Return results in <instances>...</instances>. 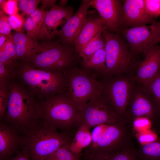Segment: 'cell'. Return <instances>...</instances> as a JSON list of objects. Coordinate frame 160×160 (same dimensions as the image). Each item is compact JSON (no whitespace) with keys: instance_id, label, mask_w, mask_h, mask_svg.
Returning <instances> with one entry per match:
<instances>
[{"instance_id":"1","label":"cell","mask_w":160,"mask_h":160,"mask_svg":"<svg viewBox=\"0 0 160 160\" xmlns=\"http://www.w3.org/2000/svg\"><path fill=\"white\" fill-rule=\"evenodd\" d=\"M16 80L7 83L8 102L6 113L0 122L24 134L41 119L42 110L39 100Z\"/></svg>"},{"instance_id":"2","label":"cell","mask_w":160,"mask_h":160,"mask_svg":"<svg viewBox=\"0 0 160 160\" xmlns=\"http://www.w3.org/2000/svg\"><path fill=\"white\" fill-rule=\"evenodd\" d=\"M15 73L16 79L39 101L67 91L64 71L37 69L21 60Z\"/></svg>"},{"instance_id":"3","label":"cell","mask_w":160,"mask_h":160,"mask_svg":"<svg viewBox=\"0 0 160 160\" xmlns=\"http://www.w3.org/2000/svg\"><path fill=\"white\" fill-rule=\"evenodd\" d=\"M74 135L59 132L41 119L22 134L21 150L33 160H44L60 148L70 145Z\"/></svg>"},{"instance_id":"4","label":"cell","mask_w":160,"mask_h":160,"mask_svg":"<svg viewBox=\"0 0 160 160\" xmlns=\"http://www.w3.org/2000/svg\"><path fill=\"white\" fill-rule=\"evenodd\" d=\"M39 101L43 120L59 132L75 134L81 124V114L67 92Z\"/></svg>"},{"instance_id":"5","label":"cell","mask_w":160,"mask_h":160,"mask_svg":"<svg viewBox=\"0 0 160 160\" xmlns=\"http://www.w3.org/2000/svg\"><path fill=\"white\" fill-rule=\"evenodd\" d=\"M131 125L101 124L95 127L91 143L85 149L84 155L106 157L119 150L131 140Z\"/></svg>"},{"instance_id":"6","label":"cell","mask_w":160,"mask_h":160,"mask_svg":"<svg viewBox=\"0 0 160 160\" xmlns=\"http://www.w3.org/2000/svg\"><path fill=\"white\" fill-rule=\"evenodd\" d=\"M102 34L105 42V63L101 76L107 78L130 73L136 65L128 44L118 34L108 30L104 31Z\"/></svg>"},{"instance_id":"7","label":"cell","mask_w":160,"mask_h":160,"mask_svg":"<svg viewBox=\"0 0 160 160\" xmlns=\"http://www.w3.org/2000/svg\"><path fill=\"white\" fill-rule=\"evenodd\" d=\"M42 44L39 51L24 60L29 65L47 71H64L73 66L76 57L72 47L56 41H49Z\"/></svg>"},{"instance_id":"8","label":"cell","mask_w":160,"mask_h":160,"mask_svg":"<svg viewBox=\"0 0 160 160\" xmlns=\"http://www.w3.org/2000/svg\"><path fill=\"white\" fill-rule=\"evenodd\" d=\"M68 84L67 92L79 107L103 93V88L98 75L83 67L72 66L64 71Z\"/></svg>"},{"instance_id":"9","label":"cell","mask_w":160,"mask_h":160,"mask_svg":"<svg viewBox=\"0 0 160 160\" xmlns=\"http://www.w3.org/2000/svg\"><path fill=\"white\" fill-rule=\"evenodd\" d=\"M126 115L131 124L137 119L145 118L150 121L156 129L160 128V105L142 86L134 81Z\"/></svg>"},{"instance_id":"10","label":"cell","mask_w":160,"mask_h":160,"mask_svg":"<svg viewBox=\"0 0 160 160\" xmlns=\"http://www.w3.org/2000/svg\"><path fill=\"white\" fill-rule=\"evenodd\" d=\"M81 123L91 129L101 124L118 125L129 124L119 114L102 94L79 107Z\"/></svg>"},{"instance_id":"11","label":"cell","mask_w":160,"mask_h":160,"mask_svg":"<svg viewBox=\"0 0 160 160\" xmlns=\"http://www.w3.org/2000/svg\"><path fill=\"white\" fill-rule=\"evenodd\" d=\"M125 75L116 74L103 78L100 81L103 86L104 96L116 112L129 121L126 110L134 81L132 76Z\"/></svg>"},{"instance_id":"12","label":"cell","mask_w":160,"mask_h":160,"mask_svg":"<svg viewBox=\"0 0 160 160\" xmlns=\"http://www.w3.org/2000/svg\"><path fill=\"white\" fill-rule=\"evenodd\" d=\"M160 30V22L150 26L122 28L120 32L127 41L134 56L141 52L145 55L151 49V44Z\"/></svg>"},{"instance_id":"13","label":"cell","mask_w":160,"mask_h":160,"mask_svg":"<svg viewBox=\"0 0 160 160\" xmlns=\"http://www.w3.org/2000/svg\"><path fill=\"white\" fill-rule=\"evenodd\" d=\"M90 6L96 9L107 29L118 34L122 28L123 6L117 0H89Z\"/></svg>"},{"instance_id":"14","label":"cell","mask_w":160,"mask_h":160,"mask_svg":"<svg viewBox=\"0 0 160 160\" xmlns=\"http://www.w3.org/2000/svg\"><path fill=\"white\" fill-rule=\"evenodd\" d=\"M73 12L70 6L53 5L47 12L38 39L49 41L58 35V27L63 23H65L73 16Z\"/></svg>"},{"instance_id":"15","label":"cell","mask_w":160,"mask_h":160,"mask_svg":"<svg viewBox=\"0 0 160 160\" xmlns=\"http://www.w3.org/2000/svg\"><path fill=\"white\" fill-rule=\"evenodd\" d=\"M90 6L89 0L83 1L75 14L64 25L58 34L63 45L68 46L74 43L87 18L88 10Z\"/></svg>"},{"instance_id":"16","label":"cell","mask_w":160,"mask_h":160,"mask_svg":"<svg viewBox=\"0 0 160 160\" xmlns=\"http://www.w3.org/2000/svg\"><path fill=\"white\" fill-rule=\"evenodd\" d=\"M22 136L12 126L0 122V160H10L21 150Z\"/></svg>"},{"instance_id":"17","label":"cell","mask_w":160,"mask_h":160,"mask_svg":"<svg viewBox=\"0 0 160 160\" xmlns=\"http://www.w3.org/2000/svg\"><path fill=\"white\" fill-rule=\"evenodd\" d=\"M123 6L122 26L137 27L155 23L145 11L144 0H124Z\"/></svg>"},{"instance_id":"18","label":"cell","mask_w":160,"mask_h":160,"mask_svg":"<svg viewBox=\"0 0 160 160\" xmlns=\"http://www.w3.org/2000/svg\"><path fill=\"white\" fill-rule=\"evenodd\" d=\"M160 69V46H154L138 64L133 81L143 86L153 78Z\"/></svg>"},{"instance_id":"19","label":"cell","mask_w":160,"mask_h":160,"mask_svg":"<svg viewBox=\"0 0 160 160\" xmlns=\"http://www.w3.org/2000/svg\"><path fill=\"white\" fill-rule=\"evenodd\" d=\"M106 29V25L100 16L87 17L75 41V51L78 54L96 35Z\"/></svg>"},{"instance_id":"20","label":"cell","mask_w":160,"mask_h":160,"mask_svg":"<svg viewBox=\"0 0 160 160\" xmlns=\"http://www.w3.org/2000/svg\"><path fill=\"white\" fill-rule=\"evenodd\" d=\"M18 60H24L39 51L42 47L36 40L28 36L22 31L16 32L12 35Z\"/></svg>"},{"instance_id":"21","label":"cell","mask_w":160,"mask_h":160,"mask_svg":"<svg viewBox=\"0 0 160 160\" xmlns=\"http://www.w3.org/2000/svg\"><path fill=\"white\" fill-rule=\"evenodd\" d=\"M47 11L37 8L26 19L23 29L28 36L36 40L38 39Z\"/></svg>"},{"instance_id":"22","label":"cell","mask_w":160,"mask_h":160,"mask_svg":"<svg viewBox=\"0 0 160 160\" xmlns=\"http://www.w3.org/2000/svg\"><path fill=\"white\" fill-rule=\"evenodd\" d=\"M90 129L85 125L81 124L69 146L70 149L72 151L77 153H81L83 149H85L90 144L92 137Z\"/></svg>"},{"instance_id":"23","label":"cell","mask_w":160,"mask_h":160,"mask_svg":"<svg viewBox=\"0 0 160 160\" xmlns=\"http://www.w3.org/2000/svg\"><path fill=\"white\" fill-rule=\"evenodd\" d=\"M105 48L100 49L87 59L82 61L83 68L101 76L105 67Z\"/></svg>"},{"instance_id":"24","label":"cell","mask_w":160,"mask_h":160,"mask_svg":"<svg viewBox=\"0 0 160 160\" xmlns=\"http://www.w3.org/2000/svg\"><path fill=\"white\" fill-rule=\"evenodd\" d=\"M136 153L137 160H160V140L141 145Z\"/></svg>"},{"instance_id":"25","label":"cell","mask_w":160,"mask_h":160,"mask_svg":"<svg viewBox=\"0 0 160 160\" xmlns=\"http://www.w3.org/2000/svg\"><path fill=\"white\" fill-rule=\"evenodd\" d=\"M20 62L12 36L0 47V62L9 65H17Z\"/></svg>"},{"instance_id":"26","label":"cell","mask_w":160,"mask_h":160,"mask_svg":"<svg viewBox=\"0 0 160 160\" xmlns=\"http://www.w3.org/2000/svg\"><path fill=\"white\" fill-rule=\"evenodd\" d=\"M102 33L96 35L78 53L83 60L88 59L98 50L105 48V42Z\"/></svg>"},{"instance_id":"27","label":"cell","mask_w":160,"mask_h":160,"mask_svg":"<svg viewBox=\"0 0 160 160\" xmlns=\"http://www.w3.org/2000/svg\"><path fill=\"white\" fill-rule=\"evenodd\" d=\"M104 157L106 160H137L136 148L131 140L119 150Z\"/></svg>"},{"instance_id":"28","label":"cell","mask_w":160,"mask_h":160,"mask_svg":"<svg viewBox=\"0 0 160 160\" xmlns=\"http://www.w3.org/2000/svg\"><path fill=\"white\" fill-rule=\"evenodd\" d=\"M68 145L62 147L47 157L44 160H84L81 153L72 151Z\"/></svg>"},{"instance_id":"29","label":"cell","mask_w":160,"mask_h":160,"mask_svg":"<svg viewBox=\"0 0 160 160\" xmlns=\"http://www.w3.org/2000/svg\"><path fill=\"white\" fill-rule=\"evenodd\" d=\"M142 86L154 97L160 105V69Z\"/></svg>"},{"instance_id":"30","label":"cell","mask_w":160,"mask_h":160,"mask_svg":"<svg viewBox=\"0 0 160 160\" xmlns=\"http://www.w3.org/2000/svg\"><path fill=\"white\" fill-rule=\"evenodd\" d=\"M40 1L39 0H18L19 10L22 12L20 15L25 20V17L26 16L27 18L36 9Z\"/></svg>"},{"instance_id":"31","label":"cell","mask_w":160,"mask_h":160,"mask_svg":"<svg viewBox=\"0 0 160 160\" xmlns=\"http://www.w3.org/2000/svg\"><path fill=\"white\" fill-rule=\"evenodd\" d=\"M17 67L0 62V82L7 83L16 79Z\"/></svg>"},{"instance_id":"32","label":"cell","mask_w":160,"mask_h":160,"mask_svg":"<svg viewBox=\"0 0 160 160\" xmlns=\"http://www.w3.org/2000/svg\"><path fill=\"white\" fill-rule=\"evenodd\" d=\"M9 98L7 83L0 82V120L1 121L6 112Z\"/></svg>"},{"instance_id":"33","label":"cell","mask_w":160,"mask_h":160,"mask_svg":"<svg viewBox=\"0 0 160 160\" xmlns=\"http://www.w3.org/2000/svg\"><path fill=\"white\" fill-rule=\"evenodd\" d=\"M18 0H0V8L5 14L9 16L18 13L19 10L18 5Z\"/></svg>"},{"instance_id":"34","label":"cell","mask_w":160,"mask_h":160,"mask_svg":"<svg viewBox=\"0 0 160 160\" xmlns=\"http://www.w3.org/2000/svg\"><path fill=\"white\" fill-rule=\"evenodd\" d=\"M146 12L152 17L160 15V0H144Z\"/></svg>"},{"instance_id":"35","label":"cell","mask_w":160,"mask_h":160,"mask_svg":"<svg viewBox=\"0 0 160 160\" xmlns=\"http://www.w3.org/2000/svg\"><path fill=\"white\" fill-rule=\"evenodd\" d=\"M25 20L18 13L9 16L8 18V22L12 29L15 30L17 32L22 31Z\"/></svg>"},{"instance_id":"36","label":"cell","mask_w":160,"mask_h":160,"mask_svg":"<svg viewBox=\"0 0 160 160\" xmlns=\"http://www.w3.org/2000/svg\"><path fill=\"white\" fill-rule=\"evenodd\" d=\"M8 16L2 11H0V34L8 36L11 38L12 28L8 22Z\"/></svg>"},{"instance_id":"37","label":"cell","mask_w":160,"mask_h":160,"mask_svg":"<svg viewBox=\"0 0 160 160\" xmlns=\"http://www.w3.org/2000/svg\"><path fill=\"white\" fill-rule=\"evenodd\" d=\"M10 160H33L31 159L27 153L22 150L12 157Z\"/></svg>"},{"instance_id":"38","label":"cell","mask_w":160,"mask_h":160,"mask_svg":"<svg viewBox=\"0 0 160 160\" xmlns=\"http://www.w3.org/2000/svg\"><path fill=\"white\" fill-rule=\"evenodd\" d=\"M56 0H42V8L44 9V8L48 7L50 6L52 7L55 4Z\"/></svg>"},{"instance_id":"39","label":"cell","mask_w":160,"mask_h":160,"mask_svg":"<svg viewBox=\"0 0 160 160\" xmlns=\"http://www.w3.org/2000/svg\"><path fill=\"white\" fill-rule=\"evenodd\" d=\"M84 160H106L105 157L97 156H84Z\"/></svg>"},{"instance_id":"40","label":"cell","mask_w":160,"mask_h":160,"mask_svg":"<svg viewBox=\"0 0 160 160\" xmlns=\"http://www.w3.org/2000/svg\"><path fill=\"white\" fill-rule=\"evenodd\" d=\"M0 34V47H1L10 38L6 35Z\"/></svg>"},{"instance_id":"41","label":"cell","mask_w":160,"mask_h":160,"mask_svg":"<svg viewBox=\"0 0 160 160\" xmlns=\"http://www.w3.org/2000/svg\"><path fill=\"white\" fill-rule=\"evenodd\" d=\"M160 42V30L159 31L158 34L156 36L155 39L152 42L151 45V48H152L157 43Z\"/></svg>"},{"instance_id":"42","label":"cell","mask_w":160,"mask_h":160,"mask_svg":"<svg viewBox=\"0 0 160 160\" xmlns=\"http://www.w3.org/2000/svg\"><path fill=\"white\" fill-rule=\"evenodd\" d=\"M66 2H67L66 1L61 0L60 1V2H61V3H60V4L61 5H62V6H63V5H65L66 4Z\"/></svg>"},{"instance_id":"43","label":"cell","mask_w":160,"mask_h":160,"mask_svg":"<svg viewBox=\"0 0 160 160\" xmlns=\"http://www.w3.org/2000/svg\"></svg>"}]
</instances>
